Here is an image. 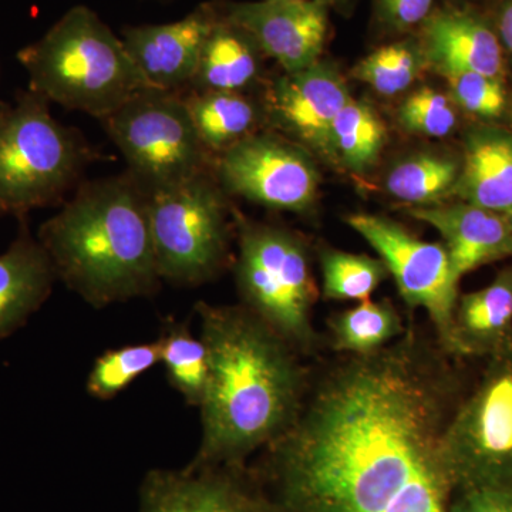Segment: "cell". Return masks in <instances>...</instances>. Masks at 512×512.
Returning <instances> with one entry per match:
<instances>
[{
    "label": "cell",
    "mask_w": 512,
    "mask_h": 512,
    "mask_svg": "<svg viewBox=\"0 0 512 512\" xmlns=\"http://www.w3.org/2000/svg\"><path fill=\"white\" fill-rule=\"evenodd\" d=\"M195 133L212 158L255 134L259 110L245 93L183 92Z\"/></svg>",
    "instance_id": "7402d4cb"
},
{
    "label": "cell",
    "mask_w": 512,
    "mask_h": 512,
    "mask_svg": "<svg viewBox=\"0 0 512 512\" xmlns=\"http://www.w3.org/2000/svg\"><path fill=\"white\" fill-rule=\"evenodd\" d=\"M222 190L269 210L303 212L318 195V173L309 157L271 133H255L215 157Z\"/></svg>",
    "instance_id": "8fae6325"
},
{
    "label": "cell",
    "mask_w": 512,
    "mask_h": 512,
    "mask_svg": "<svg viewBox=\"0 0 512 512\" xmlns=\"http://www.w3.org/2000/svg\"><path fill=\"white\" fill-rule=\"evenodd\" d=\"M409 214L439 232L457 282L480 266L512 255V228L501 212L463 201L414 207Z\"/></svg>",
    "instance_id": "2e32d148"
},
{
    "label": "cell",
    "mask_w": 512,
    "mask_h": 512,
    "mask_svg": "<svg viewBox=\"0 0 512 512\" xmlns=\"http://www.w3.org/2000/svg\"><path fill=\"white\" fill-rule=\"evenodd\" d=\"M419 40L426 64L443 76L470 72L500 79L504 72L497 32L476 13L456 8L433 10L421 25Z\"/></svg>",
    "instance_id": "e0dca14e"
},
{
    "label": "cell",
    "mask_w": 512,
    "mask_h": 512,
    "mask_svg": "<svg viewBox=\"0 0 512 512\" xmlns=\"http://www.w3.org/2000/svg\"><path fill=\"white\" fill-rule=\"evenodd\" d=\"M200 336L210 356L198 407L201 441L188 467L248 466L291 429L308 392L303 357L244 305L197 302Z\"/></svg>",
    "instance_id": "7a4b0ae2"
},
{
    "label": "cell",
    "mask_w": 512,
    "mask_h": 512,
    "mask_svg": "<svg viewBox=\"0 0 512 512\" xmlns=\"http://www.w3.org/2000/svg\"><path fill=\"white\" fill-rule=\"evenodd\" d=\"M140 512H266L251 467L208 466L148 471Z\"/></svg>",
    "instance_id": "4fadbf2b"
},
{
    "label": "cell",
    "mask_w": 512,
    "mask_h": 512,
    "mask_svg": "<svg viewBox=\"0 0 512 512\" xmlns=\"http://www.w3.org/2000/svg\"><path fill=\"white\" fill-rule=\"evenodd\" d=\"M222 15L248 32L285 73L319 62L329 33L328 8L318 0L220 3Z\"/></svg>",
    "instance_id": "7c38bea8"
},
{
    "label": "cell",
    "mask_w": 512,
    "mask_h": 512,
    "mask_svg": "<svg viewBox=\"0 0 512 512\" xmlns=\"http://www.w3.org/2000/svg\"><path fill=\"white\" fill-rule=\"evenodd\" d=\"M450 512H512V493L487 488L456 491Z\"/></svg>",
    "instance_id": "d6a6232c"
},
{
    "label": "cell",
    "mask_w": 512,
    "mask_h": 512,
    "mask_svg": "<svg viewBox=\"0 0 512 512\" xmlns=\"http://www.w3.org/2000/svg\"><path fill=\"white\" fill-rule=\"evenodd\" d=\"M323 296L330 301L370 299L386 278L382 259L326 249L320 255Z\"/></svg>",
    "instance_id": "83f0119b"
},
{
    "label": "cell",
    "mask_w": 512,
    "mask_h": 512,
    "mask_svg": "<svg viewBox=\"0 0 512 512\" xmlns=\"http://www.w3.org/2000/svg\"><path fill=\"white\" fill-rule=\"evenodd\" d=\"M386 140V128L372 107L350 99L333 120L329 154L356 173L372 167Z\"/></svg>",
    "instance_id": "484cf974"
},
{
    "label": "cell",
    "mask_w": 512,
    "mask_h": 512,
    "mask_svg": "<svg viewBox=\"0 0 512 512\" xmlns=\"http://www.w3.org/2000/svg\"><path fill=\"white\" fill-rule=\"evenodd\" d=\"M157 340L168 383L185 403L200 407L210 379V356L204 340L191 332L188 322L174 318L164 320Z\"/></svg>",
    "instance_id": "cb8c5ba5"
},
{
    "label": "cell",
    "mask_w": 512,
    "mask_h": 512,
    "mask_svg": "<svg viewBox=\"0 0 512 512\" xmlns=\"http://www.w3.org/2000/svg\"><path fill=\"white\" fill-rule=\"evenodd\" d=\"M94 160L83 134L56 120L45 97L28 89L0 101V215L26 218L66 201Z\"/></svg>",
    "instance_id": "5b68a950"
},
{
    "label": "cell",
    "mask_w": 512,
    "mask_h": 512,
    "mask_svg": "<svg viewBox=\"0 0 512 512\" xmlns=\"http://www.w3.org/2000/svg\"><path fill=\"white\" fill-rule=\"evenodd\" d=\"M220 5V3H218ZM261 47L252 36L222 15L202 49L197 72L187 90L244 93L261 73Z\"/></svg>",
    "instance_id": "44dd1931"
},
{
    "label": "cell",
    "mask_w": 512,
    "mask_h": 512,
    "mask_svg": "<svg viewBox=\"0 0 512 512\" xmlns=\"http://www.w3.org/2000/svg\"><path fill=\"white\" fill-rule=\"evenodd\" d=\"M497 35L501 46L512 57V0H504L497 16Z\"/></svg>",
    "instance_id": "836d02e7"
},
{
    "label": "cell",
    "mask_w": 512,
    "mask_h": 512,
    "mask_svg": "<svg viewBox=\"0 0 512 512\" xmlns=\"http://www.w3.org/2000/svg\"><path fill=\"white\" fill-rule=\"evenodd\" d=\"M281 2H291V0H281Z\"/></svg>",
    "instance_id": "8d00e7d4"
},
{
    "label": "cell",
    "mask_w": 512,
    "mask_h": 512,
    "mask_svg": "<svg viewBox=\"0 0 512 512\" xmlns=\"http://www.w3.org/2000/svg\"><path fill=\"white\" fill-rule=\"evenodd\" d=\"M234 272L241 305L302 357L318 352L313 306L319 293L308 248L298 235L275 225L239 222Z\"/></svg>",
    "instance_id": "8992f818"
},
{
    "label": "cell",
    "mask_w": 512,
    "mask_h": 512,
    "mask_svg": "<svg viewBox=\"0 0 512 512\" xmlns=\"http://www.w3.org/2000/svg\"><path fill=\"white\" fill-rule=\"evenodd\" d=\"M350 100L348 87L330 64L285 73L269 83L265 110L279 130L329 153L333 120Z\"/></svg>",
    "instance_id": "9a60e30c"
},
{
    "label": "cell",
    "mask_w": 512,
    "mask_h": 512,
    "mask_svg": "<svg viewBox=\"0 0 512 512\" xmlns=\"http://www.w3.org/2000/svg\"><path fill=\"white\" fill-rule=\"evenodd\" d=\"M505 217H507V220H508V222H510V225L512 228V211L507 212V214H505Z\"/></svg>",
    "instance_id": "d590c367"
},
{
    "label": "cell",
    "mask_w": 512,
    "mask_h": 512,
    "mask_svg": "<svg viewBox=\"0 0 512 512\" xmlns=\"http://www.w3.org/2000/svg\"><path fill=\"white\" fill-rule=\"evenodd\" d=\"M461 163L440 154H419L400 161L386 177V190L397 200L427 207L453 194Z\"/></svg>",
    "instance_id": "d4e9b609"
},
{
    "label": "cell",
    "mask_w": 512,
    "mask_h": 512,
    "mask_svg": "<svg viewBox=\"0 0 512 512\" xmlns=\"http://www.w3.org/2000/svg\"><path fill=\"white\" fill-rule=\"evenodd\" d=\"M29 87L49 103L103 120L148 87L117 36L93 9L77 5L18 52Z\"/></svg>",
    "instance_id": "277c9868"
},
{
    "label": "cell",
    "mask_w": 512,
    "mask_h": 512,
    "mask_svg": "<svg viewBox=\"0 0 512 512\" xmlns=\"http://www.w3.org/2000/svg\"><path fill=\"white\" fill-rule=\"evenodd\" d=\"M160 362L161 349L158 340L131 343L106 350L94 360L92 370L87 376V393L101 402L116 399Z\"/></svg>",
    "instance_id": "4316f807"
},
{
    "label": "cell",
    "mask_w": 512,
    "mask_h": 512,
    "mask_svg": "<svg viewBox=\"0 0 512 512\" xmlns=\"http://www.w3.org/2000/svg\"><path fill=\"white\" fill-rule=\"evenodd\" d=\"M444 456L454 493H512V343L490 356L476 389L458 402L444 436Z\"/></svg>",
    "instance_id": "9c48e42d"
},
{
    "label": "cell",
    "mask_w": 512,
    "mask_h": 512,
    "mask_svg": "<svg viewBox=\"0 0 512 512\" xmlns=\"http://www.w3.org/2000/svg\"><path fill=\"white\" fill-rule=\"evenodd\" d=\"M399 119L406 130L427 137H446L457 126L450 100L429 87L407 97L400 107Z\"/></svg>",
    "instance_id": "f546056e"
},
{
    "label": "cell",
    "mask_w": 512,
    "mask_h": 512,
    "mask_svg": "<svg viewBox=\"0 0 512 512\" xmlns=\"http://www.w3.org/2000/svg\"><path fill=\"white\" fill-rule=\"evenodd\" d=\"M0 254V340L22 329L52 295L57 278L52 262L28 222Z\"/></svg>",
    "instance_id": "ac0fdd59"
},
{
    "label": "cell",
    "mask_w": 512,
    "mask_h": 512,
    "mask_svg": "<svg viewBox=\"0 0 512 512\" xmlns=\"http://www.w3.org/2000/svg\"><path fill=\"white\" fill-rule=\"evenodd\" d=\"M318 2L322 3V5H325L326 8H330V6L342 5L345 0H318Z\"/></svg>",
    "instance_id": "e575fe53"
},
{
    "label": "cell",
    "mask_w": 512,
    "mask_h": 512,
    "mask_svg": "<svg viewBox=\"0 0 512 512\" xmlns=\"http://www.w3.org/2000/svg\"><path fill=\"white\" fill-rule=\"evenodd\" d=\"M453 195L501 214L512 211V134L498 128L468 134Z\"/></svg>",
    "instance_id": "d6986e66"
},
{
    "label": "cell",
    "mask_w": 512,
    "mask_h": 512,
    "mask_svg": "<svg viewBox=\"0 0 512 512\" xmlns=\"http://www.w3.org/2000/svg\"><path fill=\"white\" fill-rule=\"evenodd\" d=\"M127 171L148 192L214 170V158L195 133L183 92L144 89L100 120Z\"/></svg>",
    "instance_id": "ba28073f"
},
{
    "label": "cell",
    "mask_w": 512,
    "mask_h": 512,
    "mask_svg": "<svg viewBox=\"0 0 512 512\" xmlns=\"http://www.w3.org/2000/svg\"><path fill=\"white\" fill-rule=\"evenodd\" d=\"M220 18L217 2L202 3L183 19L164 25L128 26L121 40L151 89L185 92L205 42Z\"/></svg>",
    "instance_id": "5bb4252c"
},
{
    "label": "cell",
    "mask_w": 512,
    "mask_h": 512,
    "mask_svg": "<svg viewBox=\"0 0 512 512\" xmlns=\"http://www.w3.org/2000/svg\"><path fill=\"white\" fill-rule=\"evenodd\" d=\"M424 63L420 40H400L379 47L360 60L353 76L383 96H394L412 86Z\"/></svg>",
    "instance_id": "f1b7e54d"
},
{
    "label": "cell",
    "mask_w": 512,
    "mask_h": 512,
    "mask_svg": "<svg viewBox=\"0 0 512 512\" xmlns=\"http://www.w3.org/2000/svg\"><path fill=\"white\" fill-rule=\"evenodd\" d=\"M434 0H376V16L384 28L407 32L421 26L433 12Z\"/></svg>",
    "instance_id": "1f68e13d"
},
{
    "label": "cell",
    "mask_w": 512,
    "mask_h": 512,
    "mask_svg": "<svg viewBox=\"0 0 512 512\" xmlns=\"http://www.w3.org/2000/svg\"><path fill=\"white\" fill-rule=\"evenodd\" d=\"M407 328L390 301H362L329 319V345L336 355H367L389 346Z\"/></svg>",
    "instance_id": "603a6c76"
},
{
    "label": "cell",
    "mask_w": 512,
    "mask_h": 512,
    "mask_svg": "<svg viewBox=\"0 0 512 512\" xmlns=\"http://www.w3.org/2000/svg\"><path fill=\"white\" fill-rule=\"evenodd\" d=\"M446 77L451 96L461 109L481 119H497L503 114L507 97L498 77L470 72Z\"/></svg>",
    "instance_id": "4dcf8cb0"
},
{
    "label": "cell",
    "mask_w": 512,
    "mask_h": 512,
    "mask_svg": "<svg viewBox=\"0 0 512 512\" xmlns=\"http://www.w3.org/2000/svg\"><path fill=\"white\" fill-rule=\"evenodd\" d=\"M457 355H488L512 343V269L490 285L467 293L454 312Z\"/></svg>",
    "instance_id": "ffe728a7"
},
{
    "label": "cell",
    "mask_w": 512,
    "mask_h": 512,
    "mask_svg": "<svg viewBox=\"0 0 512 512\" xmlns=\"http://www.w3.org/2000/svg\"><path fill=\"white\" fill-rule=\"evenodd\" d=\"M150 224L161 281L195 288L224 271L232 232L214 170L150 192Z\"/></svg>",
    "instance_id": "52a82bcc"
},
{
    "label": "cell",
    "mask_w": 512,
    "mask_h": 512,
    "mask_svg": "<svg viewBox=\"0 0 512 512\" xmlns=\"http://www.w3.org/2000/svg\"><path fill=\"white\" fill-rule=\"evenodd\" d=\"M448 356L409 320L386 348L311 372L295 423L249 466L266 512H450Z\"/></svg>",
    "instance_id": "6da1fadb"
},
{
    "label": "cell",
    "mask_w": 512,
    "mask_h": 512,
    "mask_svg": "<svg viewBox=\"0 0 512 512\" xmlns=\"http://www.w3.org/2000/svg\"><path fill=\"white\" fill-rule=\"evenodd\" d=\"M57 281L96 309L160 291L150 192L128 171L83 181L36 235Z\"/></svg>",
    "instance_id": "3957f363"
},
{
    "label": "cell",
    "mask_w": 512,
    "mask_h": 512,
    "mask_svg": "<svg viewBox=\"0 0 512 512\" xmlns=\"http://www.w3.org/2000/svg\"><path fill=\"white\" fill-rule=\"evenodd\" d=\"M346 222L379 254L404 303L413 311L426 312L434 338L444 352L457 355L454 312L458 282L446 247L423 241L382 215L353 214Z\"/></svg>",
    "instance_id": "30bf717a"
}]
</instances>
